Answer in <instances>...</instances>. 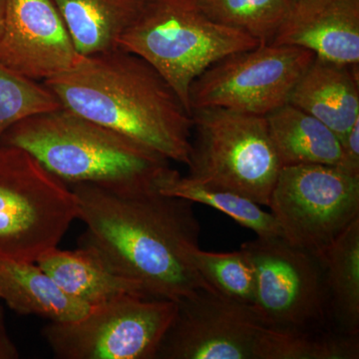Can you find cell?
<instances>
[{
  "label": "cell",
  "mask_w": 359,
  "mask_h": 359,
  "mask_svg": "<svg viewBox=\"0 0 359 359\" xmlns=\"http://www.w3.org/2000/svg\"><path fill=\"white\" fill-rule=\"evenodd\" d=\"M61 107L44 82L22 76L0 63V139L21 120Z\"/></svg>",
  "instance_id": "cell-24"
},
{
  "label": "cell",
  "mask_w": 359,
  "mask_h": 359,
  "mask_svg": "<svg viewBox=\"0 0 359 359\" xmlns=\"http://www.w3.org/2000/svg\"><path fill=\"white\" fill-rule=\"evenodd\" d=\"M4 323H4V311L2 306H0V327H6Z\"/></svg>",
  "instance_id": "cell-28"
},
{
  "label": "cell",
  "mask_w": 359,
  "mask_h": 359,
  "mask_svg": "<svg viewBox=\"0 0 359 359\" xmlns=\"http://www.w3.org/2000/svg\"><path fill=\"white\" fill-rule=\"evenodd\" d=\"M358 65L316 57L299 78L289 103L320 120L340 139L359 119Z\"/></svg>",
  "instance_id": "cell-14"
},
{
  "label": "cell",
  "mask_w": 359,
  "mask_h": 359,
  "mask_svg": "<svg viewBox=\"0 0 359 359\" xmlns=\"http://www.w3.org/2000/svg\"><path fill=\"white\" fill-rule=\"evenodd\" d=\"M18 358H20L18 346L7 334L6 327H0V359Z\"/></svg>",
  "instance_id": "cell-26"
},
{
  "label": "cell",
  "mask_w": 359,
  "mask_h": 359,
  "mask_svg": "<svg viewBox=\"0 0 359 359\" xmlns=\"http://www.w3.org/2000/svg\"><path fill=\"white\" fill-rule=\"evenodd\" d=\"M191 259L198 273L217 294L248 306L254 304L256 278L244 250L222 254L204 252L197 247L191 252Z\"/></svg>",
  "instance_id": "cell-23"
},
{
  "label": "cell",
  "mask_w": 359,
  "mask_h": 359,
  "mask_svg": "<svg viewBox=\"0 0 359 359\" xmlns=\"http://www.w3.org/2000/svg\"><path fill=\"white\" fill-rule=\"evenodd\" d=\"M36 264L63 292L90 308L125 294L146 297L138 285L115 273L88 245H80L79 249L74 250L55 248L45 252Z\"/></svg>",
  "instance_id": "cell-15"
},
{
  "label": "cell",
  "mask_w": 359,
  "mask_h": 359,
  "mask_svg": "<svg viewBox=\"0 0 359 359\" xmlns=\"http://www.w3.org/2000/svg\"><path fill=\"white\" fill-rule=\"evenodd\" d=\"M318 259L323 264L328 311L339 332L359 335V218Z\"/></svg>",
  "instance_id": "cell-19"
},
{
  "label": "cell",
  "mask_w": 359,
  "mask_h": 359,
  "mask_svg": "<svg viewBox=\"0 0 359 359\" xmlns=\"http://www.w3.org/2000/svg\"><path fill=\"white\" fill-rule=\"evenodd\" d=\"M191 178L268 205L282 166L266 117L210 107L192 110Z\"/></svg>",
  "instance_id": "cell-6"
},
{
  "label": "cell",
  "mask_w": 359,
  "mask_h": 359,
  "mask_svg": "<svg viewBox=\"0 0 359 359\" xmlns=\"http://www.w3.org/2000/svg\"><path fill=\"white\" fill-rule=\"evenodd\" d=\"M255 271L250 306L266 327L320 330L328 313L323 264L283 238H259L241 245Z\"/></svg>",
  "instance_id": "cell-10"
},
{
  "label": "cell",
  "mask_w": 359,
  "mask_h": 359,
  "mask_svg": "<svg viewBox=\"0 0 359 359\" xmlns=\"http://www.w3.org/2000/svg\"><path fill=\"white\" fill-rule=\"evenodd\" d=\"M292 1H295V0H292Z\"/></svg>",
  "instance_id": "cell-29"
},
{
  "label": "cell",
  "mask_w": 359,
  "mask_h": 359,
  "mask_svg": "<svg viewBox=\"0 0 359 359\" xmlns=\"http://www.w3.org/2000/svg\"><path fill=\"white\" fill-rule=\"evenodd\" d=\"M163 195L207 205L218 210L241 226L254 231L259 238H283L280 226L271 212L238 194L205 185L171 169L157 186Z\"/></svg>",
  "instance_id": "cell-20"
},
{
  "label": "cell",
  "mask_w": 359,
  "mask_h": 359,
  "mask_svg": "<svg viewBox=\"0 0 359 359\" xmlns=\"http://www.w3.org/2000/svg\"><path fill=\"white\" fill-rule=\"evenodd\" d=\"M313 52L316 57L359 65V0H295L273 43Z\"/></svg>",
  "instance_id": "cell-13"
},
{
  "label": "cell",
  "mask_w": 359,
  "mask_h": 359,
  "mask_svg": "<svg viewBox=\"0 0 359 359\" xmlns=\"http://www.w3.org/2000/svg\"><path fill=\"white\" fill-rule=\"evenodd\" d=\"M176 311V302L125 294L42 335L58 359H155Z\"/></svg>",
  "instance_id": "cell-7"
},
{
  "label": "cell",
  "mask_w": 359,
  "mask_h": 359,
  "mask_svg": "<svg viewBox=\"0 0 359 359\" xmlns=\"http://www.w3.org/2000/svg\"><path fill=\"white\" fill-rule=\"evenodd\" d=\"M44 84L62 107L126 135L169 161L188 165L192 113L147 61L114 50L80 56Z\"/></svg>",
  "instance_id": "cell-2"
},
{
  "label": "cell",
  "mask_w": 359,
  "mask_h": 359,
  "mask_svg": "<svg viewBox=\"0 0 359 359\" xmlns=\"http://www.w3.org/2000/svg\"><path fill=\"white\" fill-rule=\"evenodd\" d=\"M264 117L282 168L340 164L339 135L313 116L287 103Z\"/></svg>",
  "instance_id": "cell-18"
},
{
  "label": "cell",
  "mask_w": 359,
  "mask_h": 359,
  "mask_svg": "<svg viewBox=\"0 0 359 359\" xmlns=\"http://www.w3.org/2000/svg\"><path fill=\"white\" fill-rule=\"evenodd\" d=\"M203 13L219 25L240 30L259 44H271L292 0H196Z\"/></svg>",
  "instance_id": "cell-22"
},
{
  "label": "cell",
  "mask_w": 359,
  "mask_h": 359,
  "mask_svg": "<svg viewBox=\"0 0 359 359\" xmlns=\"http://www.w3.org/2000/svg\"><path fill=\"white\" fill-rule=\"evenodd\" d=\"M78 219L67 184L27 151L0 145V259L36 263Z\"/></svg>",
  "instance_id": "cell-5"
},
{
  "label": "cell",
  "mask_w": 359,
  "mask_h": 359,
  "mask_svg": "<svg viewBox=\"0 0 359 359\" xmlns=\"http://www.w3.org/2000/svg\"><path fill=\"white\" fill-rule=\"evenodd\" d=\"M340 141L342 158L337 167L346 173L359 176V119Z\"/></svg>",
  "instance_id": "cell-25"
},
{
  "label": "cell",
  "mask_w": 359,
  "mask_h": 359,
  "mask_svg": "<svg viewBox=\"0 0 359 359\" xmlns=\"http://www.w3.org/2000/svg\"><path fill=\"white\" fill-rule=\"evenodd\" d=\"M313 52L292 45L259 44L214 63L191 85V112L219 107L266 116L289 103Z\"/></svg>",
  "instance_id": "cell-9"
},
{
  "label": "cell",
  "mask_w": 359,
  "mask_h": 359,
  "mask_svg": "<svg viewBox=\"0 0 359 359\" xmlns=\"http://www.w3.org/2000/svg\"><path fill=\"white\" fill-rule=\"evenodd\" d=\"M0 145L27 151L68 186L142 192L157 189L172 169L152 149L65 107L16 123Z\"/></svg>",
  "instance_id": "cell-3"
},
{
  "label": "cell",
  "mask_w": 359,
  "mask_h": 359,
  "mask_svg": "<svg viewBox=\"0 0 359 359\" xmlns=\"http://www.w3.org/2000/svg\"><path fill=\"white\" fill-rule=\"evenodd\" d=\"M259 45L208 18L196 0H151L119 40V48L152 65L190 111L191 85L202 73L226 56Z\"/></svg>",
  "instance_id": "cell-4"
},
{
  "label": "cell",
  "mask_w": 359,
  "mask_h": 359,
  "mask_svg": "<svg viewBox=\"0 0 359 359\" xmlns=\"http://www.w3.org/2000/svg\"><path fill=\"white\" fill-rule=\"evenodd\" d=\"M176 304L155 359H257L266 327L250 306L205 290Z\"/></svg>",
  "instance_id": "cell-11"
},
{
  "label": "cell",
  "mask_w": 359,
  "mask_h": 359,
  "mask_svg": "<svg viewBox=\"0 0 359 359\" xmlns=\"http://www.w3.org/2000/svg\"><path fill=\"white\" fill-rule=\"evenodd\" d=\"M79 57L53 0H6L2 65L44 82L70 69Z\"/></svg>",
  "instance_id": "cell-12"
},
{
  "label": "cell",
  "mask_w": 359,
  "mask_h": 359,
  "mask_svg": "<svg viewBox=\"0 0 359 359\" xmlns=\"http://www.w3.org/2000/svg\"><path fill=\"white\" fill-rule=\"evenodd\" d=\"M358 335L341 332L278 330L266 327L259 359H358Z\"/></svg>",
  "instance_id": "cell-21"
},
{
  "label": "cell",
  "mask_w": 359,
  "mask_h": 359,
  "mask_svg": "<svg viewBox=\"0 0 359 359\" xmlns=\"http://www.w3.org/2000/svg\"><path fill=\"white\" fill-rule=\"evenodd\" d=\"M268 207L283 240L320 257L359 218V176L327 165L283 167Z\"/></svg>",
  "instance_id": "cell-8"
},
{
  "label": "cell",
  "mask_w": 359,
  "mask_h": 359,
  "mask_svg": "<svg viewBox=\"0 0 359 359\" xmlns=\"http://www.w3.org/2000/svg\"><path fill=\"white\" fill-rule=\"evenodd\" d=\"M69 187L78 219L86 226L81 245L96 250L146 297L178 302L200 290L216 292L191 259L200 235L192 202L157 189L129 192L93 184Z\"/></svg>",
  "instance_id": "cell-1"
},
{
  "label": "cell",
  "mask_w": 359,
  "mask_h": 359,
  "mask_svg": "<svg viewBox=\"0 0 359 359\" xmlns=\"http://www.w3.org/2000/svg\"><path fill=\"white\" fill-rule=\"evenodd\" d=\"M6 0H0V35L4 30V15H6Z\"/></svg>",
  "instance_id": "cell-27"
},
{
  "label": "cell",
  "mask_w": 359,
  "mask_h": 359,
  "mask_svg": "<svg viewBox=\"0 0 359 359\" xmlns=\"http://www.w3.org/2000/svg\"><path fill=\"white\" fill-rule=\"evenodd\" d=\"M151 0H53L77 53L93 55L119 48L123 34Z\"/></svg>",
  "instance_id": "cell-17"
},
{
  "label": "cell",
  "mask_w": 359,
  "mask_h": 359,
  "mask_svg": "<svg viewBox=\"0 0 359 359\" xmlns=\"http://www.w3.org/2000/svg\"><path fill=\"white\" fill-rule=\"evenodd\" d=\"M0 299L20 316L57 323L80 320L92 309L63 292L33 262L0 259Z\"/></svg>",
  "instance_id": "cell-16"
}]
</instances>
